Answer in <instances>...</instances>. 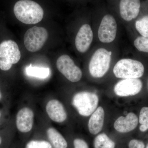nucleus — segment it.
I'll return each instance as SVG.
<instances>
[{
	"label": "nucleus",
	"mask_w": 148,
	"mask_h": 148,
	"mask_svg": "<svg viewBox=\"0 0 148 148\" xmlns=\"http://www.w3.org/2000/svg\"><path fill=\"white\" fill-rule=\"evenodd\" d=\"M13 10L16 18L24 24H37L43 18L42 8L38 3L31 0L18 1L14 5Z\"/></svg>",
	"instance_id": "obj_1"
},
{
	"label": "nucleus",
	"mask_w": 148,
	"mask_h": 148,
	"mask_svg": "<svg viewBox=\"0 0 148 148\" xmlns=\"http://www.w3.org/2000/svg\"><path fill=\"white\" fill-rule=\"evenodd\" d=\"M145 68L140 61L130 58L118 61L114 66L113 73L119 78H139L143 76Z\"/></svg>",
	"instance_id": "obj_2"
},
{
	"label": "nucleus",
	"mask_w": 148,
	"mask_h": 148,
	"mask_svg": "<svg viewBox=\"0 0 148 148\" xmlns=\"http://www.w3.org/2000/svg\"><path fill=\"white\" fill-rule=\"evenodd\" d=\"M112 53L104 48L98 49L94 52L88 66L92 77L101 78L106 75L110 68Z\"/></svg>",
	"instance_id": "obj_3"
},
{
	"label": "nucleus",
	"mask_w": 148,
	"mask_h": 148,
	"mask_svg": "<svg viewBox=\"0 0 148 148\" xmlns=\"http://www.w3.org/2000/svg\"><path fill=\"white\" fill-rule=\"evenodd\" d=\"M21 58L19 48L12 40L4 41L0 44V69L10 70L13 64H17Z\"/></svg>",
	"instance_id": "obj_4"
},
{
	"label": "nucleus",
	"mask_w": 148,
	"mask_h": 148,
	"mask_svg": "<svg viewBox=\"0 0 148 148\" xmlns=\"http://www.w3.org/2000/svg\"><path fill=\"white\" fill-rule=\"evenodd\" d=\"M98 101V95L95 93L82 91L74 95L72 99V104L80 115L88 116L97 108Z\"/></svg>",
	"instance_id": "obj_5"
},
{
	"label": "nucleus",
	"mask_w": 148,
	"mask_h": 148,
	"mask_svg": "<svg viewBox=\"0 0 148 148\" xmlns=\"http://www.w3.org/2000/svg\"><path fill=\"white\" fill-rule=\"evenodd\" d=\"M48 33L45 28L34 27L27 30L24 38L26 49L32 52L40 50L47 40Z\"/></svg>",
	"instance_id": "obj_6"
},
{
	"label": "nucleus",
	"mask_w": 148,
	"mask_h": 148,
	"mask_svg": "<svg viewBox=\"0 0 148 148\" xmlns=\"http://www.w3.org/2000/svg\"><path fill=\"white\" fill-rule=\"evenodd\" d=\"M56 66L59 72L71 82H77L82 77L81 70L69 56L63 55L59 57L56 61Z\"/></svg>",
	"instance_id": "obj_7"
},
{
	"label": "nucleus",
	"mask_w": 148,
	"mask_h": 148,
	"mask_svg": "<svg viewBox=\"0 0 148 148\" xmlns=\"http://www.w3.org/2000/svg\"><path fill=\"white\" fill-rule=\"evenodd\" d=\"M117 26L114 18L110 14L103 17L98 30V37L102 42L109 43L116 37Z\"/></svg>",
	"instance_id": "obj_8"
},
{
	"label": "nucleus",
	"mask_w": 148,
	"mask_h": 148,
	"mask_svg": "<svg viewBox=\"0 0 148 148\" xmlns=\"http://www.w3.org/2000/svg\"><path fill=\"white\" fill-rule=\"evenodd\" d=\"M142 88L143 83L139 79H125L119 82L115 85L114 91L118 96L127 97L138 94Z\"/></svg>",
	"instance_id": "obj_9"
},
{
	"label": "nucleus",
	"mask_w": 148,
	"mask_h": 148,
	"mask_svg": "<svg viewBox=\"0 0 148 148\" xmlns=\"http://www.w3.org/2000/svg\"><path fill=\"white\" fill-rule=\"evenodd\" d=\"M93 40V33L90 25L85 24L79 30L75 40V44L77 50L84 53L89 49Z\"/></svg>",
	"instance_id": "obj_10"
},
{
	"label": "nucleus",
	"mask_w": 148,
	"mask_h": 148,
	"mask_svg": "<svg viewBox=\"0 0 148 148\" xmlns=\"http://www.w3.org/2000/svg\"><path fill=\"white\" fill-rule=\"evenodd\" d=\"M140 0H121L120 12L122 18L130 21L136 18L140 12Z\"/></svg>",
	"instance_id": "obj_11"
},
{
	"label": "nucleus",
	"mask_w": 148,
	"mask_h": 148,
	"mask_svg": "<svg viewBox=\"0 0 148 148\" xmlns=\"http://www.w3.org/2000/svg\"><path fill=\"white\" fill-rule=\"evenodd\" d=\"M34 121V112L29 108H24L21 109L16 115V127L21 132L26 133L31 131Z\"/></svg>",
	"instance_id": "obj_12"
},
{
	"label": "nucleus",
	"mask_w": 148,
	"mask_h": 148,
	"mask_svg": "<svg viewBox=\"0 0 148 148\" xmlns=\"http://www.w3.org/2000/svg\"><path fill=\"white\" fill-rule=\"evenodd\" d=\"M46 109L49 116L56 122L62 123L67 119V113L64 106L58 100H52L49 101Z\"/></svg>",
	"instance_id": "obj_13"
},
{
	"label": "nucleus",
	"mask_w": 148,
	"mask_h": 148,
	"mask_svg": "<svg viewBox=\"0 0 148 148\" xmlns=\"http://www.w3.org/2000/svg\"><path fill=\"white\" fill-rule=\"evenodd\" d=\"M138 123V116L132 112L127 114L126 117L120 116L114 123V127L118 132L127 133L137 127Z\"/></svg>",
	"instance_id": "obj_14"
},
{
	"label": "nucleus",
	"mask_w": 148,
	"mask_h": 148,
	"mask_svg": "<svg viewBox=\"0 0 148 148\" xmlns=\"http://www.w3.org/2000/svg\"><path fill=\"white\" fill-rule=\"evenodd\" d=\"M105 119V112L103 108L98 107L90 116L88 123L89 132L95 135L101 132L103 129Z\"/></svg>",
	"instance_id": "obj_15"
},
{
	"label": "nucleus",
	"mask_w": 148,
	"mask_h": 148,
	"mask_svg": "<svg viewBox=\"0 0 148 148\" xmlns=\"http://www.w3.org/2000/svg\"><path fill=\"white\" fill-rule=\"evenodd\" d=\"M47 134L51 144L53 148H67L68 143L65 138L58 131L53 127L47 129Z\"/></svg>",
	"instance_id": "obj_16"
},
{
	"label": "nucleus",
	"mask_w": 148,
	"mask_h": 148,
	"mask_svg": "<svg viewBox=\"0 0 148 148\" xmlns=\"http://www.w3.org/2000/svg\"><path fill=\"white\" fill-rule=\"evenodd\" d=\"M25 71L27 75L40 79L47 78L50 73L49 68L33 66L32 64L26 67Z\"/></svg>",
	"instance_id": "obj_17"
},
{
	"label": "nucleus",
	"mask_w": 148,
	"mask_h": 148,
	"mask_svg": "<svg viewBox=\"0 0 148 148\" xmlns=\"http://www.w3.org/2000/svg\"><path fill=\"white\" fill-rule=\"evenodd\" d=\"M94 146L95 148H114L115 143L106 134L102 133L95 138Z\"/></svg>",
	"instance_id": "obj_18"
},
{
	"label": "nucleus",
	"mask_w": 148,
	"mask_h": 148,
	"mask_svg": "<svg viewBox=\"0 0 148 148\" xmlns=\"http://www.w3.org/2000/svg\"><path fill=\"white\" fill-rule=\"evenodd\" d=\"M135 27L143 36L148 38V16H145L136 21Z\"/></svg>",
	"instance_id": "obj_19"
},
{
	"label": "nucleus",
	"mask_w": 148,
	"mask_h": 148,
	"mask_svg": "<svg viewBox=\"0 0 148 148\" xmlns=\"http://www.w3.org/2000/svg\"><path fill=\"white\" fill-rule=\"evenodd\" d=\"M139 122L140 130L144 132L148 129V107L142 108L140 112Z\"/></svg>",
	"instance_id": "obj_20"
},
{
	"label": "nucleus",
	"mask_w": 148,
	"mask_h": 148,
	"mask_svg": "<svg viewBox=\"0 0 148 148\" xmlns=\"http://www.w3.org/2000/svg\"><path fill=\"white\" fill-rule=\"evenodd\" d=\"M134 45L139 51L148 53V38L139 37L134 41Z\"/></svg>",
	"instance_id": "obj_21"
},
{
	"label": "nucleus",
	"mask_w": 148,
	"mask_h": 148,
	"mask_svg": "<svg viewBox=\"0 0 148 148\" xmlns=\"http://www.w3.org/2000/svg\"><path fill=\"white\" fill-rule=\"evenodd\" d=\"M25 148H52L51 143L45 140H33L29 141Z\"/></svg>",
	"instance_id": "obj_22"
},
{
	"label": "nucleus",
	"mask_w": 148,
	"mask_h": 148,
	"mask_svg": "<svg viewBox=\"0 0 148 148\" xmlns=\"http://www.w3.org/2000/svg\"><path fill=\"white\" fill-rule=\"evenodd\" d=\"M145 145L142 141L132 140L130 142L129 148H145Z\"/></svg>",
	"instance_id": "obj_23"
},
{
	"label": "nucleus",
	"mask_w": 148,
	"mask_h": 148,
	"mask_svg": "<svg viewBox=\"0 0 148 148\" xmlns=\"http://www.w3.org/2000/svg\"><path fill=\"white\" fill-rule=\"evenodd\" d=\"M74 148H89L87 143L84 140L76 139L74 140Z\"/></svg>",
	"instance_id": "obj_24"
},
{
	"label": "nucleus",
	"mask_w": 148,
	"mask_h": 148,
	"mask_svg": "<svg viewBox=\"0 0 148 148\" xmlns=\"http://www.w3.org/2000/svg\"><path fill=\"white\" fill-rule=\"evenodd\" d=\"M2 98V94L1 92V90H0V100Z\"/></svg>",
	"instance_id": "obj_25"
},
{
	"label": "nucleus",
	"mask_w": 148,
	"mask_h": 148,
	"mask_svg": "<svg viewBox=\"0 0 148 148\" xmlns=\"http://www.w3.org/2000/svg\"><path fill=\"white\" fill-rule=\"evenodd\" d=\"M2 143V139L1 137H0V145H1V143Z\"/></svg>",
	"instance_id": "obj_26"
},
{
	"label": "nucleus",
	"mask_w": 148,
	"mask_h": 148,
	"mask_svg": "<svg viewBox=\"0 0 148 148\" xmlns=\"http://www.w3.org/2000/svg\"><path fill=\"white\" fill-rule=\"evenodd\" d=\"M146 148H148V144L147 145V147H146Z\"/></svg>",
	"instance_id": "obj_27"
},
{
	"label": "nucleus",
	"mask_w": 148,
	"mask_h": 148,
	"mask_svg": "<svg viewBox=\"0 0 148 148\" xmlns=\"http://www.w3.org/2000/svg\"><path fill=\"white\" fill-rule=\"evenodd\" d=\"M0 116H1V113H0Z\"/></svg>",
	"instance_id": "obj_28"
}]
</instances>
